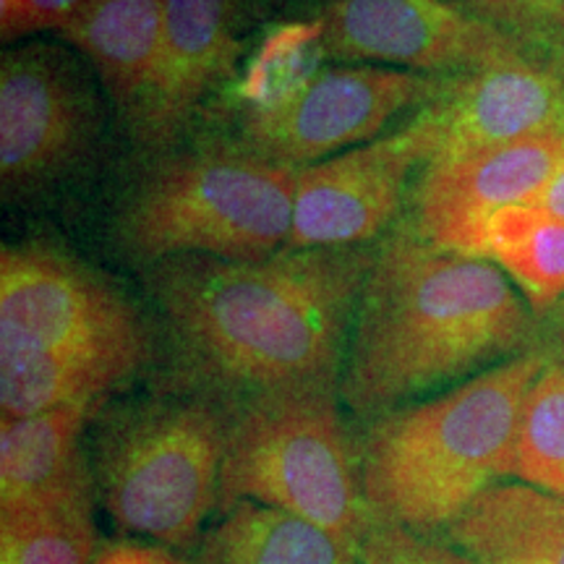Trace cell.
Segmentation results:
<instances>
[{
  "mask_svg": "<svg viewBox=\"0 0 564 564\" xmlns=\"http://www.w3.org/2000/svg\"><path fill=\"white\" fill-rule=\"evenodd\" d=\"M377 246L280 251L262 262L171 257L147 285L181 387L215 398L340 384L352 316Z\"/></svg>",
  "mask_w": 564,
  "mask_h": 564,
  "instance_id": "6da1fadb",
  "label": "cell"
},
{
  "mask_svg": "<svg viewBox=\"0 0 564 564\" xmlns=\"http://www.w3.org/2000/svg\"><path fill=\"white\" fill-rule=\"evenodd\" d=\"M535 314L486 259L434 249L400 225L373 251L340 373V400L377 419L533 352Z\"/></svg>",
  "mask_w": 564,
  "mask_h": 564,
  "instance_id": "7a4b0ae2",
  "label": "cell"
},
{
  "mask_svg": "<svg viewBox=\"0 0 564 564\" xmlns=\"http://www.w3.org/2000/svg\"><path fill=\"white\" fill-rule=\"evenodd\" d=\"M150 358V329L108 278L53 243L3 246V419L53 408H84L97 415Z\"/></svg>",
  "mask_w": 564,
  "mask_h": 564,
  "instance_id": "3957f363",
  "label": "cell"
},
{
  "mask_svg": "<svg viewBox=\"0 0 564 564\" xmlns=\"http://www.w3.org/2000/svg\"><path fill=\"white\" fill-rule=\"evenodd\" d=\"M544 366L539 352H525L371 419L358 440L371 520L444 533L486 489L510 478L520 408Z\"/></svg>",
  "mask_w": 564,
  "mask_h": 564,
  "instance_id": "277c9868",
  "label": "cell"
},
{
  "mask_svg": "<svg viewBox=\"0 0 564 564\" xmlns=\"http://www.w3.org/2000/svg\"><path fill=\"white\" fill-rule=\"evenodd\" d=\"M228 408L196 390L105 405L91 474L97 505L121 535L186 552L220 499Z\"/></svg>",
  "mask_w": 564,
  "mask_h": 564,
  "instance_id": "5b68a950",
  "label": "cell"
},
{
  "mask_svg": "<svg viewBox=\"0 0 564 564\" xmlns=\"http://www.w3.org/2000/svg\"><path fill=\"white\" fill-rule=\"evenodd\" d=\"M299 171L243 141L171 154L129 194L118 241L147 264L188 253L262 262L291 236Z\"/></svg>",
  "mask_w": 564,
  "mask_h": 564,
  "instance_id": "8992f818",
  "label": "cell"
},
{
  "mask_svg": "<svg viewBox=\"0 0 564 564\" xmlns=\"http://www.w3.org/2000/svg\"><path fill=\"white\" fill-rule=\"evenodd\" d=\"M278 507L361 546L373 523L340 384H293L230 400L217 512ZM215 512V514H217Z\"/></svg>",
  "mask_w": 564,
  "mask_h": 564,
  "instance_id": "52a82bcc",
  "label": "cell"
},
{
  "mask_svg": "<svg viewBox=\"0 0 564 564\" xmlns=\"http://www.w3.org/2000/svg\"><path fill=\"white\" fill-rule=\"evenodd\" d=\"M100 131V105L74 58L30 42L0 61V181L3 199L37 192L74 171Z\"/></svg>",
  "mask_w": 564,
  "mask_h": 564,
  "instance_id": "ba28073f",
  "label": "cell"
},
{
  "mask_svg": "<svg viewBox=\"0 0 564 564\" xmlns=\"http://www.w3.org/2000/svg\"><path fill=\"white\" fill-rule=\"evenodd\" d=\"M447 76L387 66H327L278 110L243 112V144L274 162L306 167L379 139L394 116L421 110Z\"/></svg>",
  "mask_w": 564,
  "mask_h": 564,
  "instance_id": "9c48e42d",
  "label": "cell"
},
{
  "mask_svg": "<svg viewBox=\"0 0 564 564\" xmlns=\"http://www.w3.org/2000/svg\"><path fill=\"white\" fill-rule=\"evenodd\" d=\"M322 21L327 61L453 76L535 55L449 0H335Z\"/></svg>",
  "mask_w": 564,
  "mask_h": 564,
  "instance_id": "30bf717a",
  "label": "cell"
},
{
  "mask_svg": "<svg viewBox=\"0 0 564 564\" xmlns=\"http://www.w3.org/2000/svg\"><path fill=\"white\" fill-rule=\"evenodd\" d=\"M429 160L415 118L398 131L299 171L293 223L282 251L364 246L398 217L408 178Z\"/></svg>",
  "mask_w": 564,
  "mask_h": 564,
  "instance_id": "8fae6325",
  "label": "cell"
},
{
  "mask_svg": "<svg viewBox=\"0 0 564 564\" xmlns=\"http://www.w3.org/2000/svg\"><path fill=\"white\" fill-rule=\"evenodd\" d=\"M562 167L564 131L429 162L411 192L408 225L434 249L481 259L491 217L505 207L531 204Z\"/></svg>",
  "mask_w": 564,
  "mask_h": 564,
  "instance_id": "7c38bea8",
  "label": "cell"
},
{
  "mask_svg": "<svg viewBox=\"0 0 564 564\" xmlns=\"http://www.w3.org/2000/svg\"><path fill=\"white\" fill-rule=\"evenodd\" d=\"M413 118L426 133V165L564 131V63L528 55L453 74L440 97L415 110Z\"/></svg>",
  "mask_w": 564,
  "mask_h": 564,
  "instance_id": "4fadbf2b",
  "label": "cell"
},
{
  "mask_svg": "<svg viewBox=\"0 0 564 564\" xmlns=\"http://www.w3.org/2000/svg\"><path fill=\"white\" fill-rule=\"evenodd\" d=\"M238 61V0H165L158 58L129 118L133 139L152 152L171 150L199 105L236 76Z\"/></svg>",
  "mask_w": 564,
  "mask_h": 564,
  "instance_id": "5bb4252c",
  "label": "cell"
},
{
  "mask_svg": "<svg viewBox=\"0 0 564 564\" xmlns=\"http://www.w3.org/2000/svg\"><path fill=\"white\" fill-rule=\"evenodd\" d=\"M95 413L84 408L0 421V514L97 502L84 429Z\"/></svg>",
  "mask_w": 564,
  "mask_h": 564,
  "instance_id": "9a60e30c",
  "label": "cell"
},
{
  "mask_svg": "<svg viewBox=\"0 0 564 564\" xmlns=\"http://www.w3.org/2000/svg\"><path fill=\"white\" fill-rule=\"evenodd\" d=\"M444 541L470 564H564V497L528 484H494Z\"/></svg>",
  "mask_w": 564,
  "mask_h": 564,
  "instance_id": "2e32d148",
  "label": "cell"
},
{
  "mask_svg": "<svg viewBox=\"0 0 564 564\" xmlns=\"http://www.w3.org/2000/svg\"><path fill=\"white\" fill-rule=\"evenodd\" d=\"M165 0H84L63 37L87 55L126 118L137 110L160 51Z\"/></svg>",
  "mask_w": 564,
  "mask_h": 564,
  "instance_id": "e0dca14e",
  "label": "cell"
},
{
  "mask_svg": "<svg viewBox=\"0 0 564 564\" xmlns=\"http://www.w3.org/2000/svg\"><path fill=\"white\" fill-rule=\"evenodd\" d=\"M194 564H364L361 546L278 507L238 502L217 512Z\"/></svg>",
  "mask_w": 564,
  "mask_h": 564,
  "instance_id": "ac0fdd59",
  "label": "cell"
},
{
  "mask_svg": "<svg viewBox=\"0 0 564 564\" xmlns=\"http://www.w3.org/2000/svg\"><path fill=\"white\" fill-rule=\"evenodd\" d=\"M481 259L523 291L535 316L564 299V220L544 209L531 204L499 209L486 225Z\"/></svg>",
  "mask_w": 564,
  "mask_h": 564,
  "instance_id": "d6986e66",
  "label": "cell"
},
{
  "mask_svg": "<svg viewBox=\"0 0 564 564\" xmlns=\"http://www.w3.org/2000/svg\"><path fill=\"white\" fill-rule=\"evenodd\" d=\"M322 21L282 24L262 40L246 63L238 95L246 112L278 110L301 95L327 66Z\"/></svg>",
  "mask_w": 564,
  "mask_h": 564,
  "instance_id": "ffe728a7",
  "label": "cell"
},
{
  "mask_svg": "<svg viewBox=\"0 0 564 564\" xmlns=\"http://www.w3.org/2000/svg\"><path fill=\"white\" fill-rule=\"evenodd\" d=\"M512 478L564 497V369L546 364L528 390L514 434Z\"/></svg>",
  "mask_w": 564,
  "mask_h": 564,
  "instance_id": "44dd1931",
  "label": "cell"
},
{
  "mask_svg": "<svg viewBox=\"0 0 564 564\" xmlns=\"http://www.w3.org/2000/svg\"><path fill=\"white\" fill-rule=\"evenodd\" d=\"M95 505L0 514V564H89L100 544Z\"/></svg>",
  "mask_w": 564,
  "mask_h": 564,
  "instance_id": "7402d4cb",
  "label": "cell"
},
{
  "mask_svg": "<svg viewBox=\"0 0 564 564\" xmlns=\"http://www.w3.org/2000/svg\"><path fill=\"white\" fill-rule=\"evenodd\" d=\"M463 9L531 53L564 63V0H465Z\"/></svg>",
  "mask_w": 564,
  "mask_h": 564,
  "instance_id": "603a6c76",
  "label": "cell"
},
{
  "mask_svg": "<svg viewBox=\"0 0 564 564\" xmlns=\"http://www.w3.org/2000/svg\"><path fill=\"white\" fill-rule=\"evenodd\" d=\"M361 554L364 564H470L447 541H436L432 535L379 523V520H373L366 531Z\"/></svg>",
  "mask_w": 564,
  "mask_h": 564,
  "instance_id": "cb8c5ba5",
  "label": "cell"
},
{
  "mask_svg": "<svg viewBox=\"0 0 564 564\" xmlns=\"http://www.w3.org/2000/svg\"><path fill=\"white\" fill-rule=\"evenodd\" d=\"M82 3L84 0H0V34L9 42L63 30Z\"/></svg>",
  "mask_w": 564,
  "mask_h": 564,
  "instance_id": "d4e9b609",
  "label": "cell"
},
{
  "mask_svg": "<svg viewBox=\"0 0 564 564\" xmlns=\"http://www.w3.org/2000/svg\"><path fill=\"white\" fill-rule=\"evenodd\" d=\"M89 564H194V560H188L178 549L121 535V539L100 541Z\"/></svg>",
  "mask_w": 564,
  "mask_h": 564,
  "instance_id": "484cf974",
  "label": "cell"
},
{
  "mask_svg": "<svg viewBox=\"0 0 564 564\" xmlns=\"http://www.w3.org/2000/svg\"><path fill=\"white\" fill-rule=\"evenodd\" d=\"M533 352H539L546 364L564 369V299L544 316H535Z\"/></svg>",
  "mask_w": 564,
  "mask_h": 564,
  "instance_id": "4316f807",
  "label": "cell"
},
{
  "mask_svg": "<svg viewBox=\"0 0 564 564\" xmlns=\"http://www.w3.org/2000/svg\"><path fill=\"white\" fill-rule=\"evenodd\" d=\"M531 207H539L549 212V215L564 220V167L546 183V188L531 202Z\"/></svg>",
  "mask_w": 564,
  "mask_h": 564,
  "instance_id": "83f0119b",
  "label": "cell"
},
{
  "mask_svg": "<svg viewBox=\"0 0 564 564\" xmlns=\"http://www.w3.org/2000/svg\"><path fill=\"white\" fill-rule=\"evenodd\" d=\"M449 3H457V6H463V3H465V0H449Z\"/></svg>",
  "mask_w": 564,
  "mask_h": 564,
  "instance_id": "f1b7e54d",
  "label": "cell"
}]
</instances>
